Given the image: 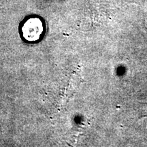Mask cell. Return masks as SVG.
<instances>
[{
	"label": "cell",
	"mask_w": 147,
	"mask_h": 147,
	"mask_svg": "<svg viewBox=\"0 0 147 147\" xmlns=\"http://www.w3.org/2000/svg\"><path fill=\"white\" fill-rule=\"evenodd\" d=\"M21 32L23 38L27 42H38L43 34V25L38 18H30L23 24Z\"/></svg>",
	"instance_id": "1"
}]
</instances>
